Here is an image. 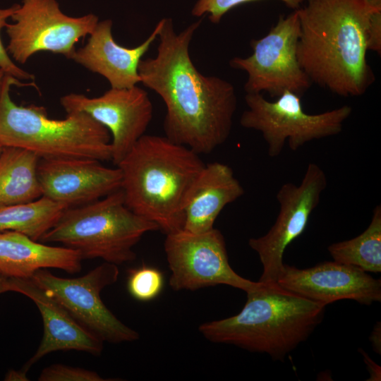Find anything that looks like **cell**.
I'll return each instance as SVG.
<instances>
[{
	"instance_id": "1",
	"label": "cell",
	"mask_w": 381,
	"mask_h": 381,
	"mask_svg": "<svg viewBox=\"0 0 381 381\" xmlns=\"http://www.w3.org/2000/svg\"><path fill=\"white\" fill-rule=\"evenodd\" d=\"M201 22L178 34L171 18L161 19L157 54L142 59L138 66L140 83L165 104V136L198 155L212 152L227 140L237 108L234 85L203 75L190 56V44Z\"/></svg>"
},
{
	"instance_id": "2",
	"label": "cell",
	"mask_w": 381,
	"mask_h": 381,
	"mask_svg": "<svg viewBox=\"0 0 381 381\" xmlns=\"http://www.w3.org/2000/svg\"><path fill=\"white\" fill-rule=\"evenodd\" d=\"M298 11L297 56L310 81L341 97L363 95L375 81L368 31L380 10L365 0H307Z\"/></svg>"
},
{
	"instance_id": "3",
	"label": "cell",
	"mask_w": 381,
	"mask_h": 381,
	"mask_svg": "<svg viewBox=\"0 0 381 381\" xmlns=\"http://www.w3.org/2000/svg\"><path fill=\"white\" fill-rule=\"evenodd\" d=\"M205 165L188 147L145 134L116 166L125 204L166 235L181 231L188 193Z\"/></svg>"
},
{
	"instance_id": "4",
	"label": "cell",
	"mask_w": 381,
	"mask_h": 381,
	"mask_svg": "<svg viewBox=\"0 0 381 381\" xmlns=\"http://www.w3.org/2000/svg\"><path fill=\"white\" fill-rule=\"evenodd\" d=\"M246 294V302L238 314L200 325L203 337L283 361L310 337L324 317L325 306L277 282H262L260 288Z\"/></svg>"
},
{
	"instance_id": "5",
	"label": "cell",
	"mask_w": 381,
	"mask_h": 381,
	"mask_svg": "<svg viewBox=\"0 0 381 381\" xmlns=\"http://www.w3.org/2000/svg\"><path fill=\"white\" fill-rule=\"evenodd\" d=\"M28 85L4 75L0 89L3 146L28 150L40 159L111 160L109 131L87 114L70 112L66 119L57 120L49 118L44 107L16 104L11 98V87Z\"/></svg>"
},
{
	"instance_id": "6",
	"label": "cell",
	"mask_w": 381,
	"mask_h": 381,
	"mask_svg": "<svg viewBox=\"0 0 381 381\" xmlns=\"http://www.w3.org/2000/svg\"><path fill=\"white\" fill-rule=\"evenodd\" d=\"M157 230V224L126 206L120 189L92 202L66 209L40 242L61 243L78 251L83 260L101 258L118 265L134 260L133 247L145 234Z\"/></svg>"
},
{
	"instance_id": "7",
	"label": "cell",
	"mask_w": 381,
	"mask_h": 381,
	"mask_svg": "<svg viewBox=\"0 0 381 381\" xmlns=\"http://www.w3.org/2000/svg\"><path fill=\"white\" fill-rule=\"evenodd\" d=\"M301 97L288 90L272 102L262 93L246 94L247 109L241 116L240 124L261 133L270 157H278L286 143L296 151L312 140L338 135L352 113L351 106L343 105L320 114H308Z\"/></svg>"
},
{
	"instance_id": "8",
	"label": "cell",
	"mask_w": 381,
	"mask_h": 381,
	"mask_svg": "<svg viewBox=\"0 0 381 381\" xmlns=\"http://www.w3.org/2000/svg\"><path fill=\"white\" fill-rule=\"evenodd\" d=\"M300 21L297 10L281 16L264 37L253 40V53L247 57H234L229 66L247 74L246 93L267 92L277 97L288 90L300 96L312 85L297 56Z\"/></svg>"
},
{
	"instance_id": "9",
	"label": "cell",
	"mask_w": 381,
	"mask_h": 381,
	"mask_svg": "<svg viewBox=\"0 0 381 381\" xmlns=\"http://www.w3.org/2000/svg\"><path fill=\"white\" fill-rule=\"evenodd\" d=\"M6 32L8 54L25 64L39 52H51L71 59L75 44L90 35L99 19L90 13L71 17L63 13L56 0H22L12 15Z\"/></svg>"
},
{
	"instance_id": "10",
	"label": "cell",
	"mask_w": 381,
	"mask_h": 381,
	"mask_svg": "<svg viewBox=\"0 0 381 381\" xmlns=\"http://www.w3.org/2000/svg\"><path fill=\"white\" fill-rule=\"evenodd\" d=\"M119 274L116 265L105 262L80 277H59L44 268L30 279L103 341L119 344L139 338L138 332L119 320L100 296L102 290L114 284Z\"/></svg>"
},
{
	"instance_id": "11",
	"label": "cell",
	"mask_w": 381,
	"mask_h": 381,
	"mask_svg": "<svg viewBox=\"0 0 381 381\" xmlns=\"http://www.w3.org/2000/svg\"><path fill=\"white\" fill-rule=\"evenodd\" d=\"M164 251L171 270L169 284L175 291L224 284L247 293L262 285L231 268L224 238L217 229L199 234L182 229L167 234Z\"/></svg>"
},
{
	"instance_id": "12",
	"label": "cell",
	"mask_w": 381,
	"mask_h": 381,
	"mask_svg": "<svg viewBox=\"0 0 381 381\" xmlns=\"http://www.w3.org/2000/svg\"><path fill=\"white\" fill-rule=\"evenodd\" d=\"M327 186L325 171L313 162L308 164L299 185L289 182L281 186L276 195L279 212L274 224L265 235L248 241L262 265L259 282H277L286 248L305 231Z\"/></svg>"
},
{
	"instance_id": "13",
	"label": "cell",
	"mask_w": 381,
	"mask_h": 381,
	"mask_svg": "<svg viewBox=\"0 0 381 381\" xmlns=\"http://www.w3.org/2000/svg\"><path fill=\"white\" fill-rule=\"evenodd\" d=\"M60 102L67 114L85 112L107 128L111 135V161L116 166L145 135L153 116L147 92L137 85L111 87L97 97L70 93Z\"/></svg>"
},
{
	"instance_id": "14",
	"label": "cell",
	"mask_w": 381,
	"mask_h": 381,
	"mask_svg": "<svg viewBox=\"0 0 381 381\" xmlns=\"http://www.w3.org/2000/svg\"><path fill=\"white\" fill-rule=\"evenodd\" d=\"M277 282L307 299L327 306L349 299L370 306L381 301V281L361 269L344 263L325 261L299 269L284 263Z\"/></svg>"
},
{
	"instance_id": "15",
	"label": "cell",
	"mask_w": 381,
	"mask_h": 381,
	"mask_svg": "<svg viewBox=\"0 0 381 381\" xmlns=\"http://www.w3.org/2000/svg\"><path fill=\"white\" fill-rule=\"evenodd\" d=\"M37 176L42 195L68 208L86 205L120 190V169L92 159H40Z\"/></svg>"
},
{
	"instance_id": "16",
	"label": "cell",
	"mask_w": 381,
	"mask_h": 381,
	"mask_svg": "<svg viewBox=\"0 0 381 381\" xmlns=\"http://www.w3.org/2000/svg\"><path fill=\"white\" fill-rule=\"evenodd\" d=\"M10 291L30 298L43 322V336L34 355L24 365L28 371L40 359L52 352L75 350L99 356L103 341L80 324L60 303L30 278L9 277Z\"/></svg>"
},
{
	"instance_id": "17",
	"label": "cell",
	"mask_w": 381,
	"mask_h": 381,
	"mask_svg": "<svg viewBox=\"0 0 381 381\" xmlns=\"http://www.w3.org/2000/svg\"><path fill=\"white\" fill-rule=\"evenodd\" d=\"M159 26L158 22L142 44L128 48L114 40L111 20L99 21L87 44L75 50L71 59L104 77L111 88H131L140 83L139 64L157 37Z\"/></svg>"
},
{
	"instance_id": "18",
	"label": "cell",
	"mask_w": 381,
	"mask_h": 381,
	"mask_svg": "<svg viewBox=\"0 0 381 381\" xmlns=\"http://www.w3.org/2000/svg\"><path fill=\"white\" fill-rule=\"evenodd\" d=\"M243 193L244 189L230 167L218 162L205 164L188 193L183 229L195 234L212 229L224 207Z\"/></svg>"
},
{
	"instance_id": "19",
	"label": "cell",
	"mask_w": 381,
	"mask_h": 381,
	"mask_svg": "<svg viewBox=\"0 0 381 381\" xmlns=\"http://www.w3.org/2000/svg\"><path fill=\"white\" fill-rule=\"evenodd\" d=\"M83 258L77 250L55 247L14 231H0V273L7 277L30 278L40 269L56 268L76 273Z\"/></svg>"
},
{
	"instance_id": "20",
	"label": "cell",
	"mask_w": 381,
	"mask_h": 381,
	"mask_svg": "<svg viewBox=\"0 0 381 381\" xmlns=\"http://www.w3.org/2000/svg\"><path fill=\"white\" fill-rule=\"evenodd\" d=\"M40 158L28 150L4 146L0 155V205L24 203L40 198Z\"/></svg>"
},
{
	"instance_id": "21",
	"label": "cell",
	"mask_w": 381,
	"mask_h": 381,
	"mask_svg": "<svg viewBox=\"0 0 381 381\" xmlns=\"http://www.w3.org/2000/svg\"><path fill=\"white\" fill-rule=\"evenodd\" d=\"M67 208L44 196L28 202L0 205V231L20 232L40 241Z\"/></svg>"
},
{
	"instance_id": "22",
	"label": "cell",
	"mask_w": 381,
	"mask_h": 381,
	"mask_svg": "<svg viewBox=\"0 0 381 381\" xmlns=\"http://www.w3.org/2000/svg\"><path fill=\"white\" fill-rule=\"evenodd\" d=\"M336 262L357 267L366 272H381V206L373 211L368 226L358 236L327 248Z\"/></svg>"
},
{
	"instance_id": "23",
	"label": "cell",
	"mask_w": 381,
	"mask_h": 381,
	"mask_svg": "<svg viewBox=\"0 0 381 381\" xmlns=\"http://www.w3.org/2000/svg\"><path fill=\"white\" fill-rule=\"evenodd\" d=\"M164 284V275L158 269L143 265L130 270L127 289L133 298L146 302L155 299L159 295Z\"/></svg>"
},
{
	"instance_id": "24",
	"label": "cell",
	"mask_w": 381,
	"mask_h": 381,
	"mask_svg": "<svg viewBox=\"0 0 381 381\" xmlns=\"http://www.w3.org/2000/svg\"><path fill=\"white\" fill-rule=\"evenodd\" d=\"M255 0H197L191 14L195 17L208 15L212 23H219L222 17L231 9L241 4ZM286 6L297 10L307 0H279Z\"/></svg>"
},
{
	"instance_id": "25",
	"label": "cell",
	"mask_w": 381,
	"mask_h": 381,
	"mask_svg": "<svg viewBox=\"0 0 381 381\" xmlns=\"http://www.w3.org/2000/svg\"><path fill=\"white\" fill-rule=\"evenodd\" d=\"M39 381H105L97 373L78 367L54 364L44 368Z\"/></svg>"
},
{
	"instance_id": "26",
	"label": "cell",
	"mask_w": 381,
	"mask_h": 381,
	"mask_svg": "<svg viewBox=\"0 0 381 381\" xmlns=\"http://www.w3.org/2000/svg\"><path fill=\"white\" fill-rule=\"evenodd\" d=\"M18 4H14L8 8H0V69L6 74L13 76L18 80H34V75L18 67L10 57L6 49L4 47L1 32L8 24L7 20L11 18Z\"/></svg>"
},
{
	"instance_id": "27",
	"label": "cell",
	"mask_w": 381,
	"mask_h": 381,
	"mask_svg": "<svg viewBox=\"0 0 381 381\" xmlns=\"http://www.w3.org/2000/svg\"><path fill=\"white\" fill-rule=\"evenodd\" d=\"M368 50L381 53V11L373 13L368 31Z\"/></svg>"
},
{
	"instance_id": "28",
	"label": "cell",
	"mask_w": 381,
	"mask_h": 381,
	"mask_svg": "<svg viewBox=\"0 0 381 381\" xmlns=\"http://www.w3.org/2000/svg\"><path fill=\"white\" fill-rule=\"evenodd\" d=\"M360 351L363 356L364 362L365 363L370 374V379L368 380H380V367L373 361H372V359L363 349H360Z\"/></svg>"
},
{
	"instance_id": "29",
	"label": "cell",
	"mask_w": 381,
	"mask_h": 381,
	"mask_svg": "<svg viewBox=\"0 0 381 381\" xmlns=\"http://www.w3.org/2000/svg\"><path fill=\"white\" fill-rule=\"evenodd\" d=\"M381 326L380 322L376 323L370 337V341L374 351L380 354L381 352Z\"/></svg>"
},
{
	"instance_id": "30",
	"label": "cell",
	"mask_w": 381,
	"mask_h": 381,
	"mask_svg": "<svg viewBox=\"0 0 381 381\" xmlns=\"http://www.w3.org/2000/svg\"><path fill=\"white\" fill-rule=\"evenodd\" d=\"M4 380H20V381H28L29 380L27 376V371L24 370L23 368L21 370H10L6 374Z\"/></svg>"
},
{
	"instance_id": "31",
	"label": "cell",
	"mask_w": 381,
	"mask_h": 381,
	"mask_svg": "<svg viewBox=\"0 0 381 381\" xmlns=\"http://www.w3.org/2000/svg\"><path fill=\"white\" fill-rule=\"evenodd\" d=\"M6 291H10L9 277L0 273V294Z\"/></svg>"
},
{
	"instance_id": "32",
	"label": "cell",
	"mask_w": 381,
	"mask_h": 381,
	"mask_svg": "<svg viewBox=\"0 0 381 381\" xmlns=\"http://www.w3.org/2000/svg\"><path fill=\"white\" fill-rule=\"evenodd\" d=\"M373 8L381 11V0H365Z\"/></svg>"
},
{
	"instance_id": "33",
	"label": "cell",
	"mask_w": 381,
	"mask_h": 381,
	"mask_svg": "<svg viewBox=\"0 0 381 381\" xmlns=\"http://www.w3.org/2000/svg\"><path fill=\"white\" fill-rule=\"evenodd\" d=\"M5 75L6 73H4V71L0 69V89Z\"/></svg>"
},
{
	"instance_id": "34",
	"label": "cell",
	"mask_w": 381,
	"mask_h": 381,
	"mask_svg": "<svg viewBox=\"0 0 381 381\" xmlns=\"http://www.w3.org/2000/svg\"><path fill=\"white\" fill-rule=\"evenodd\" d=\"M3 147H4V146H3V145L1 144V143H0V155H1V151H2Z\"/></svg>"
}]
</instances>
